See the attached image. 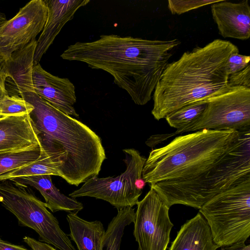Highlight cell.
Returning <instances> with one entry per match:
<instances>
[{"instance_id":"cell-3","label":"cell","mask_w":250,"mask_h":250,"mask_svg":"<svg viewBox=\"0 0 250 250\" xmlns=\"http://www.w3.org/2000/svg\"><path fill=\"white\" fill-rule=\"evenodd\" d=\"M238 47L215 39L204 47L186 51L168 63L154 89L151 114L159 121L187 104L205 100L228 85L227 62Z\"/></svg>"},{"instance_id":"cell-16","label":"cell","mask_w":250,"mask_h":250,"mask_svg":"<svg viewBox=\"0 0 250 250\" xmlns=\"http://www.w3.org/2000/svg\"><path fill=\"white\" fill-rule=\"evenodd\" d=\"M38 144L29 114L0 118V151L22 150Z\"/></svg>"},{"instance_id":"cell-33","label":"cell","mask_w":250,"mask_h":250,"mask_svg":"<svg viewBox=\"0 0 250 250\" xmlns=\"http://www.w3.org/2000/svg\"><path fill=\"white\" fill-rule=\"evenodd\" d=\"M4 61L2 58L0 56V64Z\"/></svg>"},{"instance_id":"cell-32","label":"cell","mask_w":250,"mask_h":250,"mask_svg":"<svg viewBox=\"0 0 250 250\" xmlns=\"http://www.w3.org/2000/svg\"><path fill=\"white\" fill-rule=\"evenodd\" d=\"M6 20V18L4 14L0 11V24Z\"/></svg>"},{"instance_id":"cell-19","label":"cell","mask_w":250,"mask_h":250,"mask_svg":"<svg viewBox=\"0 0 250 250\" xmlns=\"http://www.w3.org/2000/svg\"><path fill=\"white\" fill-rule=\"evenodd\" d=\"M70 240L76 244L78 250H103L105 229L100 221H88L77 214L66 215Z\"/></svg>"},{"instance_id":"cell-18","label":"cell","mask_w":250,"mask_h":250,"mask_svg":"<svg viewBox=\"0 0 250 250\" xmlns=\"http://www.w3.org/2000/svg\"><path fill=\"white\" fill-rule=\"evenodd\" d=\"M220 247L213 242L207 222L198 213L182 226L169 250H216Z\"/></svg>"},{"instance_id":"cell-8","label":"cell","mask_w":250,"mask_h":250,"mask_svg":"<svg viewBox=\"0 0 250 250\" xmlns=\"http://www.w3.org/2000/svg\"><path fill=\"white\" fill-rule=\"evenodd\" d=\"M207 101L201 115L171 133L172 136L205 129L240 131L250 128V88L228 85Z\"/></svg>"},{"instance_id":"cell-21","label":"cell","mask_w":250,"mask_h":250,"mask_svg":"<svg viewBox=\"0 0 250 250\" xmlns=\"http://www.w3.org/2000/svg\"><path fill=\"white\" fill-rule=\"evenodd\" d=\"M41 153L40 144L22 150L0 151V176L35 162Z\"/></svg>"},{"instance_id":"cell-27","label":"cell","mask_w":250,"mask_h":250,"mask_svg":"<svg viewBox=\"0 0 250 250\" xmlns=\"http://www.w3.org/2000/svg\"><path fill=\"white\" fill-rule=\"evenodd\" d=\"M228 84L230 86L250 88V65L239 72L229 75Z\"/></svg>"},{"instance_id":"cell-14","label":"cell","mask_w":250,"mask_h":250,"mask_svg":"<svg viewBox=\"0 0 250 250\" xmlns=\"http://www.w3.org/2000/svg\"><path fill=\"white\" fill-rule=\"evenodd\" d=\"M45 0L48 7L47 17L37 41L34 65L39 63L62 28L72 20L76 11L90 1L89 0Z\"/></svg>"},{"instance_id":"cell-26","label":"cell","mask_w":250,"mask_h":250,"mask_svg":"<svg viewBox=\"0 0 250 250\" xmlns=\"http://www.w3.org/2000/svg\"><path fill=\"white\" fill-rule=\"evenodd\" d=\"M250 56L241 55L239 53L232 54L227 62V71L229 75L239 72L250 64Z\"/></svg>"},{"instance_id":"cell-24","label":"cell","mask_w":250,"mask_h":250,"mask_svg":"<svg viewBox=\"0 0 250 250\" xmlns=\"http://www.w3.org/2000/svg\"><path fill=\"white\" fill-rule=\"evenodd\" d=\"M33 106L19 96H7L0 100V118L29 114Z\"/></svg>"},{"instance_id":"cell-7","label":"cell","mask_w":250,"mask_h":250,"mask_svg":"<svg viewBox=\"0 0 250 250\" xmlns=\"http://www.w3.org/2000/svg\"><path fill=\"white\" fill-rule=\"evenodd\" d=\"M26 188L11 180L1 181L0 203L16 216L21 225L35 230L42 242L59 250H76L45 203Z\"/></svg>"},{"instance_id":"cell-4","label":"cell","mask_w":250,"mask_h":250,"mask_svg":"<svg viewBox=\"0 0 250 250\" xmlns=\"http://www.w3.org/2000/svg\"><path fill=\"white\" fill-rule=\"evenodd\" d=\"M239 134L236 130L205 129L178 136L167 145L151 150L144 166L142 178L151 186L199 174L223 156Z\"/></svg>"},{"instance_id":"cell-31","label":"cell","mask_w":250,"mask_h":250,"mask_svg":"<svg viewBox=\"0 0 250 250\" xmlns=\"http://www.w3.org/2000/svg\"><path fill=\"white\" fill-rule=\"evenodd\" d=\"M0 250H30L21 246L13 244L0 239Z\"/></svg>"},{"instance_id":"cell-29","label":"cell","mask_w":250,"mask_h":250,"mask_svg":"<svg viewBox=\"0 0 250 250\" xmlns=\"http://www.w3.org/2000/svg\"><path fill=\"white\" fill-rule=\"evenodd\" d=\"M7 75L4 68L0 64V100L8 96V92L5 87V81Z\"/></svg>"},{"instance_id":"cell-5","label":"cell","mask_w":250,"mask_h":250,"mask_svg":"<svg viewBox=\"0 0 250 250\" xmlns=\"http://www.w3.org/2000/svg\"><path fill=\"white\" fill-rule=\"evenodd\" d=\"M233 145L211 167L188 178L150 186L170 208L182 204L199 209L219 193L250 178V128L240 131Z\"/></svg>"},{"instance_id":"cell-11","label":"cell","mask_w":250,"mask_h":250,"mask_svg":"<svg viewBox=\"0 0 250 250\" xmlns=\"http://www.w3.org/2000/svg\"><path fill=\"white\" fill-rule=\"evenodd\" d=\"M48 14L45 0H32L12 19L0 24V56L5 60L42 31Z\"/></svg>"},{"instance_id":"cell-30","label":"cell","mask_w":250,"mask_h":250,"mask_svg":"<svg viewBox=\"0 0 250 250\" xmlns=\"http://www.w3.org/2000/svg\"><path fill=\"white\" fill-rule=\"evenodd\" d=\"M220 249L216 250H250V244L245 242L236 243L231 245L220 247Z\"/></svg>"},{"instance_id":"cell-22","label":"cell","mask_w":250,"mask_h":250,"mask_svg":"<svg viewBox=\"0 0 250 250\" xmlns=\"http://www.w3.org/2000/svg\"><path fill=\"white\" fill-rule=\"evenodd\" d=\"M40 175L59 176L57 167L50 157L41 149L39 158L35 162L0 176V182L18 177Z\"/></svg>"},{"instance_id":"cell-13","label":"cell","mask_w":250,"mask_h":250,"mask_svg":"<svg viewBox=\"0 0 250 250\" xmlns=\"http://www.w3.org/2000/svg\"><path fill=\"white\" fill-rule=\"evenodd\" d=\"M212 18L224 38L246 40L250 37V7L248 0L234 3L225 0L211 5Z\"/></svg>"},{"instance_id":"cell-28","label":"cell","mask_w":250,"mask_h":250,"mask_svg":"<svg viewBox=\"0 0 250 250\" xmlns=\"http://www.w3.org/2000/svg\"><path fill=\"white\" fill-rule=\"evenodd\" d=\"M23 240L32 250H57L48 244L38 241L29 236H25Z\"/></svg>"},{"instance_id":"cell-23","label":"cell","mask_w":250,"mask_h":250,"mask_svg":"<svg viewBox=\"0 0 250 250\" xmlns=\"http://www.w3.org/2000/svg\"><path fill=\"white\" fill-rule=\"evenodd\" d=\"M207 99L187 104L166 117L168 124L172 127L181 129L197 119L205 109Z\"/></svg>"},{"instance_id":"cell-12","label":"cell","mask_w":250,"mask_h":250,"mask_svg":"<svg viewBox=\"0 0 250 250\" xmlns=\"http://www.w3.org/2000/svg\"><path fill=\"white\" fill-rule=\"evenodd\" d=\"M33 83L35 93L42 99L67 115L79 117L74 107L75 87L68 78L53 75L38 63L33 66Z\"/></svg>"},{"instance_id":"cell-10","label":"cell","mask_w":250,"mask_h":250,"mask_svg":"<svg viewBox=\"0 0 250 250\" xmlns=\"http://www.w3.org/2000/svg\"><path fill=\"white\" fill-rule=\"evenodd\" d=\"M137 205L133 223L138 250H166L173 226L169 208L151 188Z\"/></svg>"},{"instance_id":"cell-6","label":"cell","mask_w":250,"mask_h":250,"mask_svg":"<svg viewBox=\"0 0 250 250\" xmlns=\"http://www.w3.org/2000/svg\"><path fill=\"white\" fill-rule=\"evenodd\" d=\"M199 212L217 245L245 242L250 235V178L216 194Z\"/></svg>"},{"instance_id":"cell-15","label":"cell","mask_w":250,"mask_h":250,"mask_svg":"<svg viewBox=\"0 0 250 250\" xmlns=\"http://www.w3.org/2000/svg\"><path fill=\"white\" fill-rule=\"evenodd\" d=\"M37 40L14 52L1 65L7 75L5 87L9 96H19L35 91L33 83L34 57Z\"/></svg>"},{"instance_id":"cell-9","label":"cell","mask_w":250,"mask_h":250,"mask_svg":"<svg viewBox=\"0 0 250 250\" xmlns=\"http://www.w3.org/2000/svg\"><path fill=\"white\" fill-rule=\"evenodd\" d=\"M123 152L126 165L123 173L116 177H92L80 188L70 193L69 197H94L108 202L117 209L137 205L142 193L138 182L142 179L146 159L133 148L125 149Z\"/></svg>"},{"instance_id":"cell-25","label":"cell","mask_w":250,"mask_h":250,"mask_svg":"<svg viewBox=\"0 0 250 250\" xmlns=\"http://www.w3.org/2000/svg\"><path fill=\"white\" fill-rule=\"evenodd\" d=\"M220 0H168V7L172 14L180 15L202 6L212 4Z\"/></svg>"},{"instance_id":"cell-20","label":"cell","mask_w":250,"mask_h":250,"mask_svg":"<svg viewBox=\"0 0 250 250\" xmlns=\"http://www.w3.org/2000/svg\"><path fill=\"white\" fill-rule=\"evenodd\" d=\"M135 215L134 209L131 207L117 209L105 231L103 250H120L125 229L133 223Z\"/></svg>"},{"instance_id":"cell-1","label":"cell","mask_w":250,"mask_h":250,"mask_svg":"<svg viewBox=\"0 0 250 250\" xmlns=\"http://www.w3.org/2000/svg\"><path fill=\"white\" fill-rule=\"evenodd\" d=\"M180 44L177 39L150 40L102 35L94 41L70 45L61 57L108 73L135 104L143 105L151 100L172 55L170 51Z\"/></svg>"},{"instance_id":"cell-2","label":"cell","mask_w":250,"mask_h":250,"mask_svg":"<svg viewBox=\"0 0 250 250\" xmlns=\"http://www.w3.org/2000/svg\"><path fill=\"white\" fill-rule=\"evenodd\" d=\"M20 97L34 107L30 119L41 149L55 165L59 176L78 186L98 175L106 158L100 137L35 91L23 93Z\"/></svg>"},{"instance_id":"cell-17","label":"cell","mask_w":250,"mask_h":250,"mask_svg":"<svg viewBox=\"0 0 250 250\" xmlns=\"http://www.w3.org/2000/svg\"><path fill=\"white\" fill-rule=\"evenodd\" d=\"M8 180L37 189L43 197L46 208L53 212L64 211L77 214L83 208L82 203L62 193L53 184L50 175L28 176Z\"/></svg>"}]
</instances>
